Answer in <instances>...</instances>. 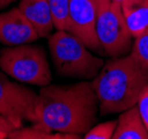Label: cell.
<instances>
[{
  "label": "cell",
  "instance_id": "52a82bcc",
  "mask_svg": "<svg viewBox=\"0 0 148 139\" xmlns=\"http://www.w3.org/2000/svg\"><path fill=\"white\" fill-rule=\"evenodd\" d=\"M97 9L91 0H69L67 31L73 34L89 48L103 53L96 32Z\"/></svg>",
  "mask_w": 148,
  "mask_h": 139
},
{
  "label": "cell",
  "instance_id": "ac0fdd59",
  "mask_svg": "<svg viewBox=\"0 0 148 139\" xmlns=\"http://www.w3.org/2000/svg\"><path fill=\"white\" fill-rule=\"evenodd\" d=\"M91 2L95 5L97 11H98V10H100L101 8L106 7V6H108L109 3H111V0H91Z\"/></svg>",
  "mask_w": 148,
  "mask_h": 139
},
{
  "label": "cell",
  "instance_id": "5b68a950",
  "mask_svg": "<svg viewBox=\"0 0 148 139\" xmlns=\"http://www.w3.org/2000/svg\"><path fill=\"white\" fill-rule=\"evenodd\" d=\"M96 32L104 53L109 57L125 56L133 48L134 37L120 5L111 2L97 11Z\"/></svg>",
  "mask_w": 148,
  "mask_h": 139
},
{
  "label": "cell",
  "instance_id": "ba28073f",
  "mask_svg": "<svg viewBox=\"0 0 148 139\" xmlns=\"http://www.w3.org/2000/svg\"><path fill=\"white\" fill-rule=\"evenodd\" d=\"M39 35L19 8L0 14V44L17 46L36 41Z\"/></svg>",
  "mask_w": 148,
  "mask_h": 139
},
{
  "label": "cell",
  "instance_id": "ffe728a7",
  "mask_svg": "<svg viewBox=\"0 0 148 139\" xmlns=\"http://www.w3.org/2000/svg\"><path fill=\"white\" fill-rule=\"evenodd\" d=\"M5 138H8V134L2 131V130H0V139H5Z\"/></svg>",
  "mask_w": 148,
  "mask_h": 139
},
{
  "label": "cell",
  "instance_id": "3957f363",
  "mask_svg": "<svg viewBox=\"0 0 148 139\" xmlns=\"http://www.w3.org/2000/svg\"><path fill=\"white\" fill-rule=\"evenodd\" d=\"M49 51L55 69L60 76L77 79L95 78L105 65L87 46L67 30H57L49 36Z\"/></svg>",
  "mask_w": 148,
  "mask_h": 139
},
{
  "label": "cell",
  "instance_id": "4fadbf2b",
  "mask_svg": "<svg viewBox=\"0 0 148 139\" xmlns=\"http://www.w3.org/2000/svg\"><path fill=\"white\" fill-rule=\"evenodd\" d=\"M56 30H67L69 0H47Z\"/></svg>",
  "mask_w": 148,
  "mask_h": 139
},
{
  "label": "cell",
  "instance_id": "5bb4252c",
  "mask_svg": "<svg viewBox=\"0 0 148 139\" xmlns=\"http://www.w3.org/2000/svg\"><path fill=\"white\" fill-rule=\"evenodd\" d=\"M117 126V120H109L92 126L84 135L85 139H111Z\"/></svg>",
  "mask_w": 148,
  "mask_h": 139
},
{
  "label": "cell",
  "instance_id": "6da1fadb",
  "mask_svg": "<svg viewBox=\"0 0 148 139\" xmlns=\"http://www.w3.org/2000/svg\"><path fill=\"white\" fill-rule=\"evenodd\" d=\"M99 111L92 81L41 87L34 110L32 126L49 132L82 136L95 125Z\"/></svg>",
  "mask_w": 148,
  "mask_h": 139
},
{
  "label": "cell",
  "instance_id": "2e32d148",
  "mask_svg": "<svg viewBox=\"0 0 148 139\" xmlns=\"http://www.w3.org/2000/svg\"><path fill=\"white\" fill-rule=\"evenodd\" d=\"M137 107H138L140 117L143 119V123L148 131V85L144 88L141 92L140 97L137 101Z\"/></svg>",
  "mask_w": 148,
  "mask_h": 139
},
{
  "label": "cell",
  "instance_id": "9a60e30c",
  "mask_svg": "<svg viewBox=\"0 0 148 139\" xmlns=\"http://www.w3.org/2000/svg\"><path fill=\"white\" fill-rule=\"evenodd\" d=\"M148 69V27L138 37L135 38L132 52Z\"/></svg>",
  "mask_w": 148,
  "mask_h": 139
},
{
  "label": "cell",
  "instance_id": "9c48e42d",
  "mask_svg": "<svg viewBox=\"0 0 148 139\" xmlns=\"http://www.w3.org/2000/svg\"><path fill=\"white\" fill-rule=\"evenodd\" d=\"M19 9L34 26L39 37H49L55 28L47 0H20Z\"/></svg>",
  "mask_w": 148,
  "mask_h": 139
},
{
  "label": "cell",
  "instance_id": "e0dca14e",
  "mask_svg": "<svg viewBox=\"0 0 148 139\" xmlns=\"http://www.w3.org/2000/svg\"><path fill=\"white\" fill-rule=\"evenodd\" d=\"M16 129L17 128L14 126V124L9 119H7V118L5 117V116H2V115H0V130L7 132L8 135H9L10 132L16 130Z\"/></svg>",
  "mask_w": 148,
  "mask_h": 139
},
{
  "label": "cell",
  "instance_id": "8fae6325",
  "mask_svg": "<svg viewBox=\"0 0 148 139\" xmlns=\"http://www.w3.org/2000/svg\"><path fill=\"white\" fill-rule=\"evenodd\" d=\"M120 6L135 39L148 27V0H124Z\"/></svg>",
  "mask_w": 148,
  "mask_h": 139
},
{
  "label": "cell",
  "instance_id": "d6986e66",
  "mask_svg": "<svg viewBox=\"0 0 148 139\" xmlns=\"http://www.w3.org/2000/svg\"><path fill=\"white\" fill-rule=\"evenodd\" d=\"M15 0H0V9L8 7L10 3H12Z\"/></svg>",
  "mask_w": 148,
  "mask_h": 139
},
{
  "label": "cell",
  "instance_id": "7a4b0ae2",
  "mask_svg": "<svg viewBox=\"0 0 148 139\" xmlns=\"http://www.w3.org/2000/svg\"><path fill=\"white\" fill-rule=\"evenodd\" d=\"M148 85V69L133 53L105 64L92 80L101 116L123 112L137 105Z\"/></svg>",
  "mask_w": 148,
  "mask_h": 139
},
{
  "label": "cell",
  "instance_id": "44dd1931",
  "mask_svg": "<svg viewBox=\"0 0 148 139\" xmlns=\"http://www.w3.org/2000/svg\"><path fill=\"white\" fill-rule=\"evenodd\" d=\"M124 0H111V2H114V3H117V5H121V2H123Z\"/></svg>",
  "mask_w": 148,
  "mask_h": 139
},
{
  "label": "cell",
  "instance_id": "277c9868",
  "mask_svg": "<svg viewBox=\"0 0 148 139\" xmlns=\"http://www.w3.org/2000/svg\"><path fill=\"white\" fill-rule=\"evenodd\" d=\"M0 69L15 80L44 87L51 82V71L40 46L22 44L0 51Z\"/></svg>",
  "mask_w": 148,
  "mask_h": 139
},
{
  "label": "cell",
  "instance_id": "30bf717a",
  "mask_svg": "<svg viewBox=\"0 0 148 139\" xmlns=\"http://www.w3.org/2000/svg\"><path fill=\"white\" fill-rule=\"evenodd\" d=\"M112 139H148L137 105L120 112Z\"/></svg>",
  "mask_w": 148,
  "mask_h": 139
},
{
  "label": "cell",
  "instance_id": "7c38bea8",
  "mask_svg": "<svg viewBox=\"0 0 148 139\" xmlns=\"http://www.w3.org/2000/svg\"><path fill=\"white\" fill-rule=\"evenodd\" d=\"M9 139H78L82 138L79 135L62 134V132H49L40 130L31 126L29 128H18L8 135Z\"/></svg>",
  "mask_w": 148,
  "mask_h": 139
},
{
  "label": "cell",
  "instance_id": "8992f818",
  "mask_svg": "<svg viewBox=\"0 0 148 139\" xmlns=\"http://www.w3.org/2000/svg\"><path fill=\"white\" fill-rule=\"evenodd\" d=\"M38 94L23 85L11 81L0 71V115L9 119L16 128H21L25 119L32 121Z\"/></svg>",
  "mask_w": 148,
  "mask_h": 139
}]
</instances>
